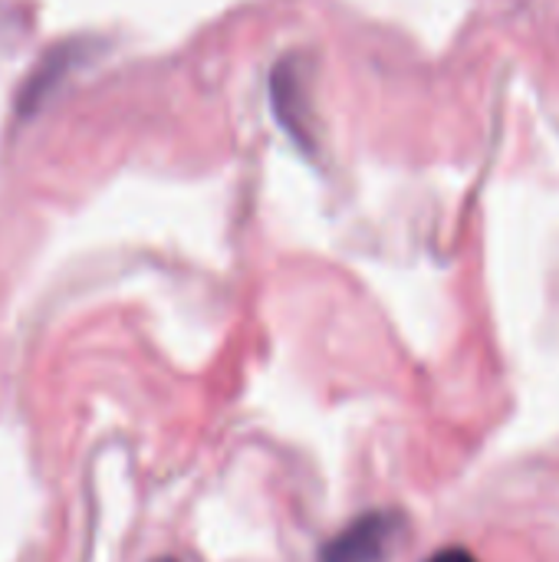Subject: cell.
<instances>
[{
    "label": "cell",
    "mask_w": 559,
    "mask_h": 562,
    "mask_svg": "<svg viewBox=\"0 0 559 562\" xmlns=\"http://www.w3.org/2000/svg\"><path fill=\"white\" fill-rule=\"evenodd\" d=\"M425 562H478V557L465 547H445V550L432 553Z\"/></svg>",
    "instance_id": "obj_2"
},
{
    "label": "cell",
    "mask_w": 559,
    "mask_h": 562,
    "mask_svg": "<svg viewBox=\"0 0 559 562\" xmlns=\"http://www.w3.org/2000/svg\"><path fill=\"white\" fill-rule=\"evenodd\" d=\"M155 562H178V560H171V557H165V560H155Z\"/></svg>",
    "instance_id": "obj_3"
},
{
    "label": "cell",
    "mask_w": 559,
    "mask_h": 562,
    "mask_svg": "<svg viewBox=\"0 0 559 562\" xmlns=\"http://www.w3.org/2000/svg\"><path fill=\"white\" fill-rule=\"evenodd\" d=\"M402 533H405L402 514L369 510L320 550V562H385L399 547Z\"/></svg>",
    "instance_id": "obj_1"
}]
</instances>
